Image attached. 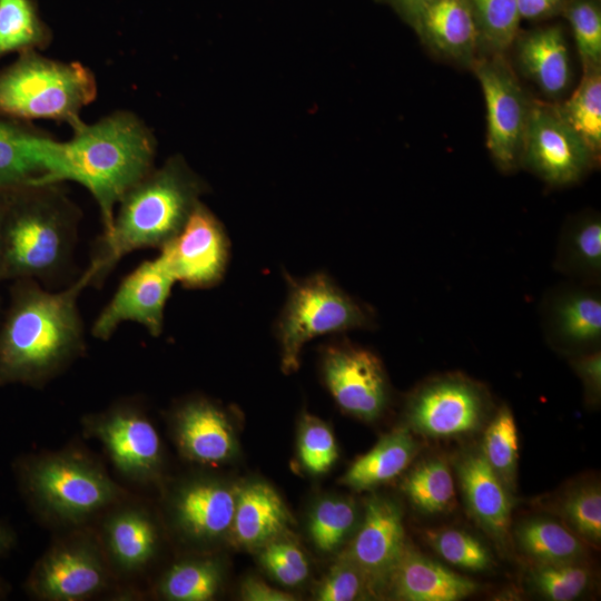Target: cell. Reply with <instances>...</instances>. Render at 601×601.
I'll return each mask as SVG.
<instances>
[{
  "label": "cell",
  "instance_id": "22",
  "mask_svg": "<svg viewBox=\"0 0 601 601\" xmlns=\"http://www.w3.org/2000/svg\"><path fill=\"white\" fill-rule=\"evenodd\" d=\"M386 588L400 600L457 601L473 594L479 587L407 544L388 578Z\"/></svg>",
  "mask_w": 601,
  "mask_h": 601
},
{
  "label": "cell",
  "instance_id": "18",
  "mask_svg": "<svg viewBox=\"0 0 601 601\" xmlns=\"http://www.w3.org/2000/svg\"><path fill=\"white\" fill-rule=\"evenodd\" d=\"M406 21L444 59L471 67L481 55L480 32L467 0H423Z\"/></svg>",
  "mask_w": 601,
  "mask_h": 601
},
{
  "label": "cell",
  "instance_id": "42",
  "mask_svg": "<svg viewBox=\"0 0 601 601\" xmlns=\"http://www.w3.org/2000/svg\"><path fill=\"white\" fill-rule=\"evenodd\" d=\"M562 514L573 531L584 540H601V491L595 484L583 485L566 495Z\"/></svg>",
  "mask_w": 601,
  "mask_h": 601
},
{
  "label": "cell",
  "instance_id": "2",
  "mask_svg": "<svg viewBox=\"0 0 601 601\" xmlns=\"http://www.w3.org/2000/svg\"><path fill=\"white\" fill-rule=\"evenodd\" d=\"M96 266L59 290L26 279L14 292L0 332V384L42 385L85 353V326L78 300L91 286Z\"/></svg>",
  "mask_w": 601,
  "mask_h": 601
},
{
  "label": "cell",
  "instance_id": "43",
  "mask_svg": "<svg viewBox=\"0 0 601 601\" xmlns=\"http://www.w3.org/2000/svg\"><path fill=\"white\" fill-rule=\"evenodd\" d=\"M370 593L366 579L347 558L334 564L319 584L316 599L319 601H352ZM371 594V593H370Z\"/></svg>",
  "mask_w": 601,
  "mask_h": 601
},
{
  "label": "cell",
  "instance_id": "45",
  "mask_svg": "<svg viewBox=\"0 0 601 601\" xmlns=\"http://www.w3.org/2000/svg\"><path fill=\"white\" fill-rule=\"evenodd\" d=\"M565 0H516L521 19L541 21L562 13Z\"/></svg>",
  "mask_w": 601,
  "mask_h": 601
},
{
  "label": "cell",
  "instance_id": "47",
  "mask_svg": "<svg viewBox=\"0 0 601 601\" xmlns=\"http://www.w3.org/2000/svg\"><path fill=\"white\" fill-rule=\"evenodd\" d=\"M393 7L405 20L410 18L412 12L423 0H383Z\"/></svg>",
  "mask_w": 601,
  "mask_h": 601
},
{
  "label": "cell",
  "instance_id": "21",
  "mask_svg": "<svg viewBox=\"0 0 601 601\" xmlns=\"http://www.w3.org/2000/svg\"><path fill=\"white\" fill-rule=\"evenodd\" d=\"M116 505L105 518L98 539L110 569L135 574L148 565L157 551V526L142 506Z\"/></svg>",
  "mask_w": 601,
  "mask_h": 601
},
{
  "label": "cell",
  "instance_id": "14",
  "mask_svg": "<svg viewBox=\"0 0 601 601\" xmlns=\"http://www.w3.org/2000/svg\"><path fill=\"white\" fill-rule=\"evenodd\" d=\"M486 405L487 396L481 385L461 375H446L416 390L406 415L415 432L451 437L474 431L484 417Z\"/></svg>",
  "mask_w": 601,
  "mask_h": 601
},
{
  "label": "cell",
  "instance_id": "36",
  "mask_svg": "<svg viewBox=\"0 0 601 601\" xmlns=\"http://www.w3.org/2000/svg\"><path fill=\"white\" fill-rule=\"evenodd\" d=\"M356 520L357 509L352 501L327 497L319 501L311 513L309 535L318 550L329 553L341 546Z\"/></svg>",
  "mask_w": 601,
  "mask_h": 601
},
{
  "label": "cell",
  "instance_id": "40",
  "mask_svg": "<svg viewBox=\"0 0 601 601\" xmlns=\"http://www.w3.org/2000/svg\"><path fill=\"white\" fill-rule=\"evenodd\" d=\"M298 455L303 466L312 474L331 470L338 457L336 441L329 427L317 417H303L298 436Z\"/></svg>",
  "mask_w": 601,
  "mask_h": 601
},
{
  "label": "cell",
  "instance_id": "24",
  "mask_svg": "<svg viewBox=\"0 0 601 601\" xmlns=\"http://www.w3.org/2000/svg\"><path fill=\"white\" fill-rule=\"evenodd\" d=\"M513 46L523 73L550 97L562 95L571 80V65L563 29L558 24L519 33Z\"/></svg>",
  "mask_w": 601,
  "mask_h": 601
},
{
  "label": "cell",
  "instance_id": "27",
  "mask_svg": "<svg viewBox=\"0 0 601 601\" xmlns=\"http://www.w3.org/2000/svg\"><path fill=\"white\" fill-rule=\"evenodd\" d=\"M416 452L417 442L408 428H396L358 457L341 481L358 491L375 487L400 475Z\"/></svg>",
  "mask_w": 601,
  "mask_h": 601
},
{
  "label": "cell",
  "instance_id": "13",
  "mask_svg": "<svg viewBox=\"0 0 601 601\" xmlns=\"http://www.w3.org/2000/svg\"><path fill=\"white\" fill-rule=\"evenodd\" d=\"M229 239L219 219L201 201L180 231L158 257L186 288L205 289L224 277L229 260Z\"/></svg>",
  "mask_w": 601,
  "mask_h": 601
},
{
  "label": "cell",
  "instance_id": "16",
  "mask_svg": "<svg viewBox=\"0 0 601 601\" xmlns=\"http://www.w3.org/2000/svg\"><path fill=\"white\" fill-rule=\"evenodd\" d=\"M407 543L400 506L383 496L371 497L363 521L344 555L362 572L370 593H380Z\"/></svg>",
  "mask_w": 601,
  "mask_h": 601
},
{
  "label": "cell",
  "instance_id": "44",
  "mask_svg": "<svg viewBox=\"0 0 601 601\" xmlns=\"http://www.w3.org/2000/svg\"><path fill=\"white\" fill-rule=\"evenodd\" d=\"M572 366L582 380L587 398L591 402L600 400L601 394V353L594 349L577 355Z\"/></svg>",
  "mask_w": 601,
  "mask_h": 601
},
{
  "label": "cell",
  "instance_id": "30",
  "mask_svg": "<svg viewBox=\"0 0 601 601\" xmlns=\"http://www.w3.org/2000/svg\"><path fill=\"white\" fill-rule=\"evenodd\" d=\"M522 551L536 562H573L584 554V546L575 534L549 519H531L515 532Z\"/></svg>",
  "mask_w": 601,
  "mask_h": 601
},
{
  "label": "cell",
  "instance_id": "9",
  "mask_svg": "<svg viewBox=\"0 0 601 601\" xmlns=\"http://www.w3.org/2000/svg\"><path fill=\"white\" fill-rule=\"evenodd\" d=\"M111 569L99 539L76 531L53 543L35 565L29 590L47 601H79L100 593Z\"/></svg>",
  "mask_w": 601,
  "mask_h": 601
},
{
  "label": "cell",
  "instance_id": "28",
  "mask_svg": "<svg viewBox=\"0 0 601 601\" xmlns=\"http://www.w3.org/2000/svg\"><path fill=\"white\" fill-rule=\"evenodd\" d=\"M563 120L600 160L601 151V67L583 68L578 87L562 104H555Z\"/></svg>",
  "mask_w": 601,
  "mask_h": 601
},
{
  "label": "cell",
  "instance_id": "31",
  "mask_svg": "<svg viewBox=\"0 0 601 601\" xmlns=\"http://www.w3.org/2000/svg\"><path fill=\"white\" fill-rule=\"evenodd\" d=\"M221 571L213 559H190L171 565L157 587L159 594L171 601H207L218 592Z\"/></svg>",
  "mask_w": 601,
  "mask_h": 601
},
{
  "label": "cell",
  "instance_id": "32",
  "mask_svg": "<svg viewBox=\"0 0 601 601\" xmlns=\"http://www.w3.org/2000/svg\"><path fill=\"white\" fill-rule=\"evenodd\" d=\"M402 489L412 504L427 514L449 510L455 497L451 470L439 459L417 464L404 479Z\"/></svg>",
  "mask_w": 601,
  "mask_h": 601
},
{
  "label": "cell",
  "instance_id": "20",
  "mask_svg": "<svg viewBox=\"0 0 601 601\" xmlns=\"http://www.w3.org/2000/svg\"><path fill=\"white\" fill-rule=\"evenodd\" d=\"M173 430L181 454L200 464H220L236 453V437L228 416L209 400L196 397L173 414Z\"/></svg>",
  "mask_w": 601,
  "mask_h": 601
},
{
  "label": "cell",
  "instance_id": "19",
  "mask_svg": "<svg viewBox=\"0 0 601 601\" xmlns=\"http://www.w3.org/2000/svg\"><path fill=\"white\" fill-rule=\"evenodd\" d=\"M237 492L211 479H196L179 486L170 500L174 525L187 539L207 543L231 529Z\"/></svg>",
  "mask_w": 601,
  "mask_h": 601
},
{
  "label": "cell",
  "instance_id": "10",
  "mask_svg": "<svg viewBox=\"0 0 601 601\" xmlns=\"http://www.w3.org/2000/svg\"><path fill=\"white\" fill-rule=\"evenodd\" d=\"M598 164L555 104L533 99L521 167L550 186L563 187L581 180Z\"/></svg>",
  "mask_w": 601,
  "mask_h": 601
},
{
  "label": "cell",
  "instance_id": "23",
  "mask_svg": "<svg viewBox=\"0 0 601 601\" xmlns=\"http://www.w3.org/2000/svg\"><path fill=\"white\" fill-rule=\"evenodd\" d=\"M457 474L472 516L496 541H504L511 524L509 489L489 465L482 452H470L459 462Z\"/></svg>",
  "mask_w": 601,
  "mask_h": 601
},
{
  "label": "cell",
  "instance_id": "39",
  "mask_svg": "<svg viewBox=\"0 0 601 601\" xmlns=\"http://www.w3.org/2000/svg\"><path fill=\"white\" fill-rule=\"evenodd\" d=\"M561 14L571 27L583 68L601 67L600 0H565Z\"/></svg>",
  "mask_w": 601,
  "mask_h": 601
},
{
  "label": "cell",
  "instance_id": "37",
  "mask_svg": "<svg viewBox=\"0 0 601 601\" xmlns=\"http://www.w3.org/2000/svg\"><path fill=\"white\" fill-rule=\"evenodd\" d=\"M431 548L446 562L462 570L482 572L493 564L489 549L474 535L459 529L427 531Z\"/></svg>",
  "mask_w": 601,
  "mask_h": 601
},
{
  "label": "cell",
  "instance_id": "48",
  "mask_svg": "<svg viewBox=\"0 0 601 601\" xmlns=\"http://www.w3.org/2000/svg\"><path fill=\"white\" fill-rule=\"evenodd\" d=\"M4 189H0V193ZM9 204V198L0 197V269H1V257H2V243H3V225L6 213Z\"/></svg>",
  "mask_w": 601,
  "mask_h": 601
},
{
  "label": "cell",
  "instance_id": "46",
  "mask_svg": "<svg viewBox=\"0 0 601 601\" xmlns=\"http://www.w3.org/2000/svg\"><path fill=\"white\" fill-rule=\"evenodd\" d=\"M242 598L247 601H290L293 595L272 588L257 579H247L240 591Z\"/></svg>",
  "mask_w": 601,
  "mask_h": 601
},
{
  "label": "cell",
  "instance_id": "12",
  "mask_svg": "<svg viewBox=\"0 0 601 601\" xmlns=\"http://www.w3.org/2000/svg\"><path fill=\"white\" fill-rule=\"evenodd\" d=\"M175 284L174 276L158 256L141 262L122 278L96 316L91 336L108 341L125 323L142 326L152 337L160 336L166 305Z\"/></svg>",
  "mask_w": 601,
  "mask_h": 601
},
{
  "label": "cell",
  "instance_id": "5",
  "mask_svg": "<svg viewBox=\"0 0 601 601\" xmlns=\"http://www.w3.org/2000/svg\"><path fill=\"white\" fill-rule=\"evenodd\" d=\"M97 95V79L89 67L37 51L22 52L0 72V112L11 117L61 121L75 128L83 122L80 114Z\"/></svg>",
  "mask_w": 601,
  "mask_h": 601
},
{
  "label": "cell",
  "instance_id": "41",
  "mask_svg": "<svg viewBox=\"0 0 601 601\" xmlns=\"http://www.w3.org/2000/svg\"><path fill=\"white\" fill-rule=\"evenodd\" d=\"M262 548L260 563L280 584L296 587L306 580L309 572L308 563L295 542L279 535Z\"/></svg>",
  "mask_w": 601,
  "mask_h": 601
},
{
  "label": "cell",
  "instance_id": "29",
  "mask_svg": "<svg viewBox=\"0 0 601 601\" xmlns=\"http://www.w3.org/2000/svg\"><path fill=\"white\" fill-rule=\"evenodd\" d=\"M52 41L35 0H0V58L19 51H36Z\"/></svg>",
  "mask_w": 601,
  "mask_h": 601
},
{
  "label": "cell",
  "instance_id": "15",
  "mask_svg": "<svg viewBox=\"0 0 601 601\" xmlns=\"http://www.w3.org/2000/svg\"><path fill=\"white\" fill-rule=\"evenodd\" d=\"M322 373L327 390L346 413L373 421L388 398L386 375L371 351L348 343L328 345L322 355Z\"/></svg>",
  "mask_w": 601,
  "mask_h": 601
},
{
  "label": "cell",
  "instance_id": "4",
  "mask_svg": "<svg viewBox=\"0 0 601 601\" xmlns=\"http://www.w3.org/2000/svg\"><path fill=\"white\" fill-rule=\"evenodd\" d=\"M9 199L0 278L53 283L72 264L79 209L61 184L22 185Z\"/></svg>",
  "mask_w": 601,
  "mask_h": 601
},
{
  "label": "cell",
  "instance_id": "38",
  "mask_svg": "<svg viewBox=\"0 0 601 601\" xmlns=\"http://www.w3.org/2000/svg\"><path fill=\"white\" fill-rule=\"evenodd\" d=\"M531 583L543 597L553 601L579 598L591 581L588 568L573 562H536L531 570Z\"/></svg>",
  "mask_w": 601,
  "mask_h": 601
},
{
  "label": "cell",
  "instance_id": "11",
  "mask_svg": "<svg viewBox=\"0 0 601 601\" xmlns=\"http://www.w3.org/2000/svg\"><path fill=\"white\" fill-rule=\"evenodd\" d=\"M83 428L101 443L114 466L128 480L149 483L160 475V439L138 405L122 402L87 415Z\"/></svg>",
  "mask_w": 601,
  "mask_h": 601
},
{
  "label": "cell",
  "instance_id": "17",
  "mask_svg": "<svg viewBox=\"0 0 601 601\" xmlns=\"http://www.w3.org/2000/svg\"><path fill=\"white\" fill-rule=\"evenodd\" d=\"M542 329L563 349L594 351L601 341L599 284L570 282L549 292L541 304Z\"/></svg>",
  "mask_w": 601,
  "mask_h": 601
},
{
  "label": "cell",
  "instance_id": "33",
  "mask_svg": "<svg viewBox=\"0 0 601 601\" xmlns=\"http://www.w3.org/2000/svg\"><path fill=\"white\" fill-rule=\"evenodd\" d=\"M485 52L502 53L513 47L520 33L516 0H467Z\"/></svg>",
  "mask_w": 601,
  "mask_h": 601
},
{
  "label": "cell",
  "instance_id": "8",
  "mask_svg": "<svg viewBox=\"0 0 601 601\" xmlns=\"http://www.w3.org/2000/svg\"><path fill=\"white\" fill-rule=\"evenodd\" d=\"M486 107V147L499 169L521 167L533 98L516 78L505 55H480L471 66Z\"/></svg>",
  "mask_w": 601,
  "mask_h": 601
},
{
  "label": "cell",
  "instance_id": "6",
  "mask_svg": "<svg viewBox=\"0 0 601 601\" xmlns=\"http://www.w3.org/2000/svg\"><path fill=\"white\" fill-rule=\"evenodd\" d=\"M24 490L48 521L77 526L125 497L124 490L87 455L62 451L30 461Z\"/></svg>",
  "mask_w": 601,
  "mask_h": 601
},
{
  "label": "cell",
  "instance_id": "3",
  "mask_svg": "<svg viewBox=\"0 0 601 601\" xmlns=\"http://www.w3.org/2000/svg\"><path fill=\"white\" fill-rule=\"evenodd\" d=\"M205 184L180 156L154 167L119 200L110 228L102 233L91 260L101 285L128 254L161 249L184 227L200 201Z\"/></svg>",
  "mask_w": 601,
  "mask_h": 601
},
{
  "label": "cell",
  "instance_id": "7",
  "mask_svg": "<svg viewBox=\"0 0 601 601\" xmlns=\"http://www.w3.org/2000/svg\"><path fill=\"white\" fill-rule=\"evenodd\" d=\"M287 285L286 302L276 323L285 373L298 368L300 352L313 338L374 326L372 311L324 273L300 279L287 276Z\"/></svg>",
  "mask_w": 601,
  "mask_h": 601
},
{
  "label": "cell",
  "instance_id": "35",
  "mask_svg": "<svg viewBox=\"0 0 601 601\" xmlns=\"http://www.w3.org/2000/svg\"><path fill=\"white\" fill-rule=\"evenodd\" d=\"M518 453L514 416L508 406H503L484 432L482 454L509 491H513L515 484Z\"/></svg>",
  "mask_w": 601,
  "mask_h": 601
},
{
  "label": "cell",
  "instance_id": "1",
  "mask_svg": "<svg viewBox=\"0 0 601 601\" xmlns=\"http://www.w3.org/2000/svg\"><path fill=\"white\" fill-rule=\"evenodd\" d=\"M72 130L67 141L35 135L41 175L28 184H79L95 199L105 233L121 197L155 167L157 141L147 124L129 110L81 122Z\"/></svg>",
  "mask_w": 601,
  "mask_h": 601
},
{
  "label": "cell",
  "instance_id": "25",
  "mask_svg": "<svg viewBox=\"0 0 601 601\" xmlns=\"http://www.w3.org/2000/svg\"><path fill=\"white\" fill-rule=\"evenodd\" d=\"M288 523L287 509L269 485L255 482L237 491L230 532L238 544L263 546L282 535Z\"/></svg>",
  "mask_w": 601,
  "mask_h": 601
},
{
  "label": "cell",
  "instance_id": "34",
  "mask_svg": "<svg viewBox=\"0 0 601 601\" xmlns=\"http://www.w3.org/2000/svg\"><path fill=\"white\" fill-rule=\"evenodd\" d=\"M33 136L30 131L0 121V189L27 185L41 175Z\"/></svg>",
  "mask_w": 601,
  "mask_h": 601
},
{
  "label": "cell",
  "instance_id": "49",
  "mask_svg": "<svg viewBox=\"0 0 601 601\" xmlns=\"http://www.w3.org/2000/svg\"><path fill=\"white\" fill-rule=\"evenodd\" d=\"M10 543V535L0 526V552L3 551Z\"/></svg>",
  "mask_w": 601,
  "mask_h": 601
},
{
  "label": "cell",
  "instance_id": "26",
  "mask_svg": "<svg viewBox=\"0 0 601 601\" xmlns=\"http://www.w3.org/2000/svg\"><path fill=\"white\" fill-rule=\"evenodd\" d=\"M553 266L574 282L600 285L601 218L598 214L577 216L563 227Z\"/></svg>",
  "mask_w": 601,
  "mask_h": 601
}]
</instances>
